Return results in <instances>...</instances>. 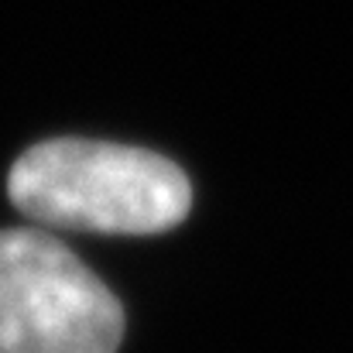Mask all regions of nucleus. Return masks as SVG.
<instances>
[{
	"mask_svg": "<svg viewBox=\"0 0 353 353\" xmlns=\"http://www.w3.org/2000/svg\"><path fill=\"white\" fill-rule=\"evenodd\" d=\"M117 295L55 236L0 230V353H117Z\"/></svg>",
	"mask_w": 353,
	"mask_h": 353,
	"instance_id": "f03ea898",
	"label": "nucleus"
},
{
	"mask_svg": "<svg viewBox=\"0 0 353 353\" xmlns=\"http://www.w3.org/2000/svg\"><path fill=\"white\" fill-rule=\"evenodd\" d=\"M10 203L48 227L100 234H161L192 206L189 179L154 151L55 137L28 148L7 179Z\"/></svg>",
	"mask_w": 353,
	"mask_h": 353,
	"instance_id": "f257e3e1",
	"label": "nucleus"
}]
</instances>
